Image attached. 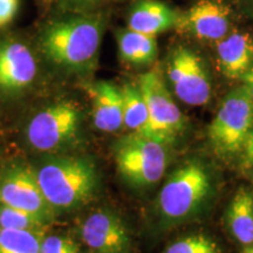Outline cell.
Wrapping results in <instances>:
<instances>
[{
	"mask_svg": "<svg viewBox=\"0 0 253 253\" xmlns=\"http://www.w3.org/2000/svg\"><path fill=\"white\" fill-rule=\"evenodd\" d=\"M43 195L54 211L86 204L96 189V171L84 158L63 157L45 163L37 172Z\"/></svg>",
	"mask_w": 253,
	"mask_h": 253,
	"instance_id": "1",
	"label": "cell"
},
{
	"mask_svg": "<svg viewBox=\"0 0 253 253\" xmlns=\"http://www.w3.org/2000/svg\"><path fill=\"white\" fill-rule=\"evenodd\" d=\"M102 24L96 18H77L52 25L41 39L50 61L67 68H84L99 52Z\"/></svg>",
	"mask_w": 253,
	"mask_h": 253,
	"instance_id": "2",
	"label": "cell"
},
{
	"mask_svg": "<svg viewBox=\"0 0 253 253\" xmlns=\"http://www.w3.org/2000/svg\"><path fill=\"white\" fill-rule=\"evenodd\" d=\"M115 163L120 175L131 185H153L166 171L164 143L145 135L126 136L116 144Z\"/></svg>",
	"mask_w": 253,
	"mask_h": 253,
	"instance_id": "3",
	"label": "cell"
},
{
	"mask_svg": "<svg viewBox=\"0 0 253 253\" xmlns=\"http://www.w3.org/2000/svg\"><path fill=\"white\" fill-rule=\"evenodd\" d=\"M253 129V101L248 87L240 86L227 94L208 129L214 150L223 155L242 151Z\"/></svg>",
	"mask_w": 253,
	"mask_h": 253,
	"instance_id": "4",
	"label": "cell"
},
{
	"mask_svg": "<svg viewBox=\"0 0 253 253\" xmlns=\"http://www.w3.org/2000/svg\"><path fill=\"white\" fill-rule=\"evenodd\" d=\"M210 190V179L201 164L189 163L175 170L161 190V212L170 219L188 216L201 205Z\"/></svg>",
	"mask_w": 253,
	"mask_h": 253,
	"instance_id": "5",
	"label": "cell"
},
{
	"mask_svg": "<svg viewBox=\"0 0 253 253\" xmlns=\"http://www.w3.org/2000/svg\"><path fill=\"white\" fill-rule=\"evenodd\" d=\"M138 88L149 112V126L145 136L156 138L164 144L169 143L184 126L181 109L156 71L142 74Z\"/></svg>",
	"mask_w": 253,
	"mask_h": 253,
	"instance_id": "6",
	"label": "cell"
},
{
	"mask_svg": "<svg viewBox=\"0 0 253 253\" xmlns=\"http://www.w3.org/2000/svg\"><path fill=\"white\" fill-rule=\"evenodd\" d=\"M79 122L80 114L74 104H53L31 120L27 126V140L37 150H58L74 140Z\"/></svg>",
	"mask_w": 253,
	"mask_h": 253,
	"instance_id": "7",
	"label": "cell"
},
{
	"mask_svg": "<svg viewBox=\"0 0 253 253\" xmlns=\"http://www.w3.org/2000/svg\"><path fill=\"white\" fill-rule=\"evenodd\" d=\"M168 77L179 100L190 106H203L211 96L210 79L202 59L188 48L178 47L168 65Z\"/></svg>",
	"mask_w": 253,
	"mask_h": 253,
	"instance_id": "8",
	"label": "cell"
},
{
	"mask_svg": "<svg viewBox=\"0 0 253 253\" xmlns=\"http://www.w3.org/2000/svg\"><path fill=\"white\" fill-rule=\"evenodd\" d=\"M0 204L27 211L48 224L55 216L54 209L50 207L40 188L37 172L26 167L11 168L2 175Z\"/></svg>",
	"mask_w": 253,
	"mask_h": 253,
	"instance_id": "9",
	"label": "cell"
},
{
	"mask_svg": "<svg viewBox=\"0 0 253 253\" xmlns=\"http://www.w3.org/2000/svg\"><path fill=\"white\" fill-rule=\"evenodd\" d=\"M230 15L229 6L219 0H201L178 15L175 28L198 39L219 41L229 32Z\"/></svg>",
	"mask_w": 253,
	"mask_h": 253,
	"instance_id": "10",
	"label": "cell"
},
{
	"mask_svg": "<svg viewBox=\"0 0 253 253\" xmlns=\"http://www.w3.org/2000/svg\"><path fill=\"white\" fill-rule=\"evenodd\" d=\"M81 237L99 253H125L129 248L126 226L118 217L104 211L88 216L81 226Z\"/></svg>",
	"mask_w": 253,
	"mask_h": 253,
	"instance_id": "11",
	"label": "cell"
},
{
	"mask_svg": "<svg viewBox=\"0 0 253 253\" xmlns=\"http://www.w3.org/2000/svg\"><path fill=\"white\" fill-rule=\"evenodd\" d=\"M37 62L30 48L21 42L0 45V88L20 90L32 84L37 75Z\"/></svg>",
	"mask_w": 253,
	"mask_h": 253,
	"instance_id": "12",
	"label": "cell"
},
{
	"mask_svg": "<svg viewBox=\"0 0 253 253\" xmlns=\"http://www.w3.org/2000/svg\"><path fill=\"white\" fill-rule=\"evenodd\" d=\"M218 65L224 77L243 78L253 65V38L245 32H232L217 41Z\"/></svg>",
	"mask_w": 253,
	"mask_h": 253,
	"instance_id": "13",
	"label": "cell"
},
{
	"mask_svg": "<svg viewBox=\"0 0 253 253\" xmlns=\"http://www.w3.org/2000/svg\"><path fill=\"white\" fill-rule=\"evenodd\" d=\"M93 121L99 130L113 132L123 126L122 90L112 82L101 81L91 86Z\"/></svg>",
	"mask_w": 253,
	"mask_h": 253,
	"instance_id": "14",
	"label": "cell"
},
{
	"mask_svg": "<svg viewBox=\"0 0 253 253\" xmlns=\"http://www.w3.org/2000/svg\"><path fill=\"white\" fill-rule=\"evenodd\" d=\"M178 14L167 4L158 0H144L131 12L128 28L138 33L156 37L176 27Z\"/></svg>",
	"mask_w": 253,
	"mask_h": 253,
	"instance_id": "15",
	"label": "cell"
},
{
	"mask_svg": "<svg viewBox=\"0 0 253 253\" xmlns=\"http://www.w3.org/2000/svg\"><path fill=\"white\" fill-rule=\"evenodd\" d=\"M232 235L244 245L253 243V197L248 190L240 189L233 197L227 213Z\"/></svg>",
	"mask_w": 253,
	"mask_h": 253,
	"instance_id": "16",
	"label": "cell"
},
{
	"mask_svg": "<svg viewBox=\"0 0 253 253\" xmlns=\"http://www.w3.org/2000/svg\"><path fill=\"white\" fill-rule=\"evenodd\" d=\"M118 43L121 59L131 65H149L156 59L157 43L153 36L128 30L120 34Z\"/></svg>",
	"mask_w": 253,
	"mask_h": 253,
	"instance_id": "17",
	"label": "cell"
},
{
	"mask_svg": "<svg viewBox=\"0 0 253 253\" xmlns=\"http://www.w3.org/2000/svg\"><path fill=\"white\" fill-rule=\"evenodd\" d=\"M123 126L134 134L147 135L149 126V112L140 88L126 84L122 88Z\"/></svg>",
	"mask_w": 253,
	"mask_h": 253,
	"instance_id": "18",
	"label": "cell"
},
{
	"mask_svg": "<svg viewBox=\"0 0 253 253\" xmlns=\"http://www.w3.org/2000/svg\"><path fill=\"white\" fill-rule=\"evenodd\" d=\"M43 235L0 227V253H40Z\"/></svg>",
	"mask_w": 253,
	"mask_h": 253,
	"instance_id": "19",
	"label": "cell"
},
{
	"mask_svg": "<svg viewBox=\"0 0 253 253\" xmlns=\"http://www.w3.org/2000/svg\"><path fill=\"white\" fill-rule=\"evenodd\" d=\"M48 223L43 221L36 214L15 209L8 205L0 204V227L31 231L43 235Z\"/></svg>",
	"mask_w": 253,
	"mask_h": 253,
	"instance_id": "20",
	"label": "cell"
},
{
	"mask_svg": "<svg viewBox=\"0 0 253 253\" xmlns=\"http://www.w3.org/2000/svg\"><path fill=\"white\" fill-rule=\"evenodd\" d=\"M166 253H219V251L213 240L197 235L177 240L167 249Z\"/></svg>",
	"mask_w": 253,
	"mask_h": 253,
	"instance_id": "21",
	"label": "cell"
},
{
	"mask_svg": "<svg viewBox=\"0 0 253 253\" xmlns=\"http://www.w3.org/2000/svg\"><path fill=\"white\" fill-rule=\"evenodd\" d=\"M40 253H80L74 240L67 237L48 236L41 242Z\"/></svg>",
	"mask_w": 253,
	"mask_h": 253,
	"instance_id": "22",
	"label": "cell"
},
{
	"mask_svg": "<svg viewBox=\"0 0 253 253\" xmlns=\"http://www.w3.org/2000/svg\"><path fill=\"white\" fill-rule=\"evenodd\" d=\"M19 0H0V27L11 23L18 11Z\"/></svg>",
	"mask_w": 253,
	"mask_h": 253,
	"instance_id": "23",
	"label": "cell"
},
{
	"mask_svg": "<svg viewBox=\"0 0 253 253\" xmlns=\"http://www.w3.org/2000/svg\"><path fill=\"white\" fill-rule=\"evenodd\" d=\"M242 162L245 168H253V129L246 138L242 151Z\"/></svg>",
	"mask_w": 253,
	"mask_h": 253,
	"instance_id": "24",
	"label": "cell"
},
{
	"mask_svg": "<svg viewBox=\"0 0 253 253\" xmlns=\"http://www.w3.org/2000/svg\"><path fill=\"white\" fill-rule=\"evenodd\" d=\"M243 80H244V84L248 87L250 95H251L253 101V65L250 67L249 71L243 75Z\"/></svg>",
	"mask_w": 253,
	"mask_h": 253,
	"instance_id": "25",
	"label": "cell"
},
{
	"mask_svg": "<svg viewBox=\"0 0 253 253\" xmlns=\"http://www.w3.org/2000/svg\"><path fill=\"white\" fill-rule=\"evenodd\" d=\"M242 253H253V246H249V248L244 249V251Z\"/></svg>",
	"mask_w": 253,
	"mask_h": 253,
	"instance_id": "26",
	"label": "cell"
}]
</instances>
